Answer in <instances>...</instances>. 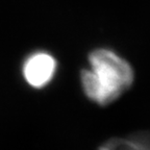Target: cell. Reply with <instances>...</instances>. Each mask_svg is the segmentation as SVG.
I'll use <instances>...</instances> for the list:
<instances>
[{
    "mask_svg": "<svg viewBox=\"0 0 150 150\" xmlns=\"http://www.w3.org/2000/svg\"><path fill=\"white\" fill-rule=\"evenodd\" d=\"M84 96L97 105H110L132 87L134 71L126 59L115 50L99 47L88 55V68L79 74Z\"/></svg>",
    "mask_w": 150,
    "mask_h": 150,
    "instance_id": "1",
    "label": "cell"
},
{
    "mask_svg": "<svg viewBox=\"0 0 150 150\" xmlns=\"http://www.w3.org/2000/svg\"><path fill=\"white\" fill-rule=\"evenodd\" d=\"M57 71V61L51 53L38 50L30 53L22 65V75L25 82L33 89L47 87Z\"/></svg>",
    "mask_w": 150,
    "mask_h": 150,
    "instance_id": "2",
    "label": "cell"
}]
</instances>
